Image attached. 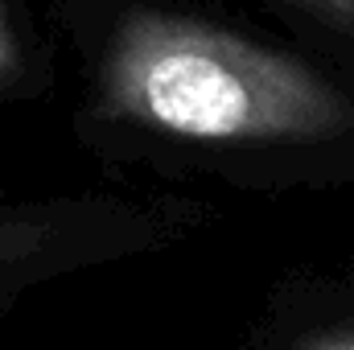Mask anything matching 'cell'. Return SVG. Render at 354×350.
Here are the masks:
<instances>
[{"label": "cell", "instance_id": "cell-2", "mask_svg": "<svg viewBox=\"0 0 354 350\" xmlns=\"http://www.w3.org/2000/svg\"><path fill=\"white\" fill-rule=\"evenodd\" d=\"M301 8H309L313 17L330 21L334 29H346L354 33V0H297Z\"/></svg>", "mask_w": 354, "mask_h": 350}, {"label": "cell", "instance_id": "cell-4", "mask_svg": "<svg viewBox=\"0 0 354 350\" xmlns=\"http://www.w3.org/2000/svg\"><path fill=\"white\" fill-rule=\"evenodd\" d=\"M305 350H354V334H330V338H322Z\"/></svg>", "mask_w": 354, "mask_h": 350}, {"label": "cell", "instance_id": "cell-3", "mask_svg": "<svg viewBox=\"0 0 354 350\" xmlns=\"http://www.w3.org/2000/svg\"><path fill=\"white\" fill-rule=\"evenodd\" d=\"M17 66V54H12V37H8V21H4V0H0V79H8Z\"/></svg>", "mask_w": 354, "mask_h": 350}, {"label": "cell", "instance_id": "cell-1", "mask_svg": "<svg viewBox=\"0 0 354 350\" xmlns=\"http://www.w3.org/2000/svg\"><path fill=\"white\" fill-rule=\"evenodd\" d=\"M99 111L202 145L326 140L354 128V103L301 58L157 8L115 25Z\"/></svg>", "mask_w": 354, "mask_h": 350}]
</instances>
